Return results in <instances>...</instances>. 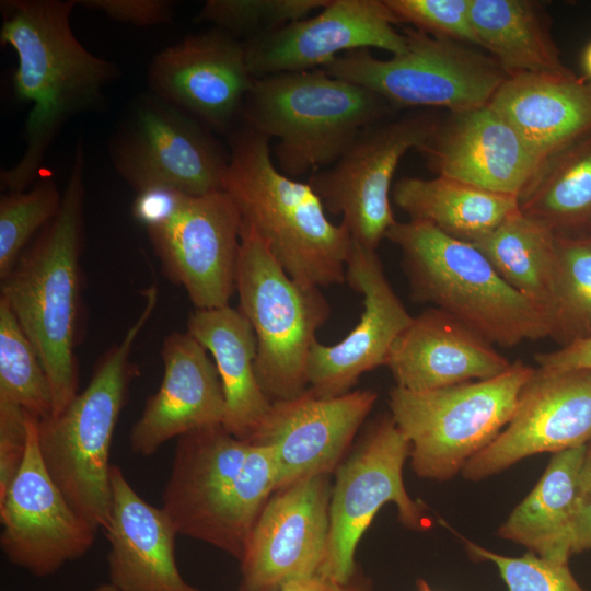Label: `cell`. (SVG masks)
Instances as JSON below:
<instances>
[{"label":"cell","instance_id":"15","mask_svg":"<svg viewBox=\"0 0 591 591\" xmlns=\"http://www.w3.org/2000/svg\"><path fill=\"white\" fill-rule=\"evenodd\" d=\"M332 486L325 474L274 493L239 560L237 591H279L290 581L320 573L327 551Z\"/></svg>","mask_w":591,"mask_h":591},{"label":"cell","instance_id":"22","mask_svg":"<svg viewBox=\"0 0 591 591\" xmlns=\"http://www.w3.org/2000/svg\"><path fill=\"white\" fill-rule=\"evenodd\" d=\"M163 376L131 428L134 453L153 455L165 442L189 431L222 425L225 399L216 364L187 332H174L162 346Z\"/></svg>","mask_w":591,"mask_h":591},{"label":"cell","instance_id":"10","mask_svg":"<svg viewBox=\"0 0 591 591\" xmlns=\"http://www.w3.org/2000/svg\"><path fill=\"white\" fill-rule=\"evenodd\" d=\"M112 163L137 193L155 187L188 196L222 190L229 154L210 128L163 101H136L109 146Z\"/></svg>","mask_w":591,"mask_h":591},{"label":"cell","instance_id":"36","mask_svg":"<svg viewBox=\"0 0 591 591\" xmlns=\"http://www.w3.org/2000/svg\"><path fill=\"white\" fill-rule=\"evenodd\" d=\"M62 201L51 176L40 175L25 192H10L0 199V279L13 270L31 237L58 213Z\"/></svg>","mask_w":591,"mask_h":591},{"label":"cell","instance_id":"45","mask_svg":"<svg viewBox=\"0 0 591 591\" xmlns=\"http://www.w3.org/2000/svg\"><path fill=\"white\" fill-rule=\"evenodd\" d=\"M583 77L591 81V40L587 44L581 56Z\"/></svg>","mask_w":591,"mask_h":591},{"label":"cell","instance_id":"4","mask_svg":"<svg viewBox=\"0 0 591 591\" xmlns=\"http://www.w3.org/2000/svg\"><path fill=\"white\" fill-rule=\"evenodd\" d=\"M385 239L402 252L415 301L432 303L493 345L551 337L547 312L512 288L472 243L413 220L396 221Z\"/></svg>","mask_w":591,"mask_h":591},{"label":"cell","instance_id":"30","mask_svg":"<svg viewBox=\"0 0 591 591\" xmlns=\"http://www.w3.org/2000/svg\"><path fill=\"white\" fill-rule=\"evenodd\" d=\"M392 197L410 220L468 243L487 235L520 209L518 198L443 176L404 177L395 183Z\"/></svg>","mask_w":591,"mask_h":591},{"label":"cell","instance_id":"42","mask_svg":"<svg viewBox=\"0 0 591 591\" xmlns=\"http://www.w3.org/2000/svg\"><path fill=\"white\" fill-rule=\"evenodd\" d=\"M570 546L572 555L591 552V444L579 472Z\"/></svg>","mask_w":591,"mask_h":591},{"label":"cell","instance_id":"17","mask_svg":"<svg viewBox=\"0 0 591 591\" xmlns=\"http://www.w3.org/2000/svg\"><path fill=\"white\" fill-rule=\"evenodd\" d=\"M384 0H328L315 15L288 23L245 40L254 78L321 69L337 56L379 48L394 55L406 50V37Z\"/></svg>","mask_w":591,"mask_h":591},{"label":"cell","instance_id":"19","mask_svg":"<svg viewBox=\"0 0 591 591\" xmlns=\"http://www.w3.org/2000/svg\"><path fill=\"white\" fill-rule=\"evenodd\" d=\"M346 281L362 296L363 309L344 339L334 345L313 344L308 361L309 390L318 397L345 394L363 373L385 366L394 343L414 318L389 282L375 250L354 240Z\"/></svg>","mask_w":591,"mask_h":591},{"label":"cell","instance_id":"16","mask_svg":"<svg viewBox=\"0 0 591 591\" xmlns=\"http://www.w3.org/2000/svg\"><path fill=\"white\" fill-rule=\"evenodd\" d=\"M591 444V371L537 368L522 387L506 428L461 474L478 482L538 453Z\"/></svg>","mask_w":591,"mask_h":591},{"label":"cell","instance_id":"33","mask_svg":"<svg viewBox=\"0 0 591 591\" xmlns=\"http://www.w3.org/2000/svg\"><path fill=\"white\" fill-rule=\"evenodd\" d=\"M276 489L274 448L252 443L243 466L211 511L198 541L240 560L255 522Z\"/></svg>","mask_w":591,"mask_h":591},{"label":"cell","instance_id":"48","mask_svg":"<svg viewBox=\"0 0 591 591\" xmlns=\"http://www.w3.org/2000/svg\"><path fill=\"white\" fill-rule=\"evenodd\" d=\"M589 231L591 232V227H590Z\"/></svg>","mask_w":591,"mask_h":591},{"label":"cell","instance_id":"12","mask_svg":"<svg viewBox=\"0 0 591 591\" xmlns=\"http://www.w3.org/2000/svg\"><path fill=\"white\" fill-rule=\"evenodd\" d=\"M438 120L429 113H409L375 123L334 164L310 176L325 210L341 215L354 241L376 250L396 222L390 202L395 170L408 150L429 139Z\"/></svg>","mask_w":591,"mask_h":591},{"label":"cell","instance_id":"34","mask_svg":"<svg viewBox=\"0 0 591 591\" xmlns=\"http://www.w3.org/2000/svg\"><path fill=\"white\" fill-rule=\"evenodd\" d=\"M551 338L560 346L591 335V232L557 233Z\"/></svg>","mask_w":591,"mask_h":591},{"label":"cell","instance_id":"32","mask_svg":"<svg viewBox=\"0 0 591 591\" xmlns=\"http://www.w3.org/2000/svg\"><path fill=\"white\" fill-rule=\"evenodd\" d=\"M519 207L557 233L589 231L591 129L543 162Z\"/></svg>","mask_w":591,"mask_h":591},{"label":"cell","instance_id":"18","mask_svg":"<svg viewBox=\"0 0 591 591\" xmlns=\"http://www.w3.org/2000/svg\"><path fill=\"white\" fill-rule=\"evenodd\" d=\"M153 94L210 129L225 131L242 117L253 84L244 44L215 28L161 50L148 73Z\"/></svg>","mask_w":591,"mask_h":591},{"label":"cell","instance_id":"20","mask_svg":"<svg viewBox=\"0 0 591 591\" xmlns=\"http://www.w3.org/2000/svg\"><path fill=\"white\" fill-rule=\"evenodd\" d=\"M378 399L372 390L318 397L309 389L275 401L250 443L274 448L277 490L317 475H329Z\"/></svg>","mask_w":591,"mask_h":591},{"label":"cell","instance_id":"44","mask_svg":"<svg viewBox=\"0 0 591 591\" xmlns=\"http://www.w3.org/2000/svg\"><path fill=\"white\" fill-rule=\"evenodd\" d=\"M279 591H373L370 579L360 570L347 582H338L322 575H314L286 583Z\"/></svg>","mask_w":591,"mask_h":591},{"label":"cell","instance_id":"40","mask_svg":"<svg viewBox=\"0 0 591 591\" xmlns=\"http://www.w3.org/2000/svg\"><path fill=\"white\" fill-rule=\"evenodd\" d=\"M27 438L28 413L19 405L0 399V498L22 465Z\"/></svg>","mask_w":591,"mask_h":591},{"label":"cell","instance_id":"26","mask_svg":"<svg viewBox=\"0 0 591 591\" xmlns=\"http://www.w3.org/2000/svg\"><path fill=\"white\" fill-rule=\"evenodd\" d=\"M251 447L252 443L237 439L222 425L202 427L176 439L161 508L177 535L198 540Z\"/></svg>","mask_w":591,"mask_h":591},{"label":"cell","instance_id":"9","mask_svg":"<svg viewBox=\"0 0 591 591\" xmlns=\"http://www.w3.org/2000/svg\"><path fill=\"white\" fill-rule=\"evenodd\" d=\"M406 50L381 60L369 49L337 56L323 69L366 88L395 109L443 107L451 114L483 107L509 78L490 57L465 44L406 28Z\"/></svg>","mask_w":591,"mask_h":591},{"label":"cell","instance_id":"29","mask_svg":"<svg viewBox=\"0 0 591 591\" xmlns=\"http://www.w3.org/2000/svg\"><path fill=\"white\" fill-rule=\"evenodd\" d=\"M479 47L508 74L563 73L561 61L542 5L529 0H470Z\"/></svg>","mask_w":591,"mask_h":591},{"label":"cell","instance_id":"6","mask_svg":"<svg viewBox=\"0 0 591 591\" xmlns=\"http://www.w3.org/2000/svg\"><path fill=\"white\" fill-rule=\"evenodd\" d=\"M144 294L140 315L121 341L102 358L86 387L59 414L37 419L36 424L46 470L71 508L96 532L108 520L112 440L137 373L129 356L154 311L157 286L152 285Z\"/></svg>","mask_w":591,"mask_h":591},{"label":"cell","instance_id":"5","mask_svg":"<svg viewBox=\"0 0 591 591\" xmlns=\"http://www.w3.org/2000/svg\"><path fill=\"white\" fill-rule=\"evenodd\" d=\"M394 109L376 93L315 69L255 78L241 118L277 140L274 161L296 178L334 164L364 128Z\"/></svg>","mask_w":591,"mask_h":591},{"label":"cell","instance_id":"14","mask_svg":"<svg viewBox=\"0 0 591 591\" xmlns=\"http://www.w3.org/2000/svg\"><path fill=\"white\" fill-rule=\"evenodd\" d=\"M36 424L28 414L25 456L0 498V546L12 565L45 578L84 556L96 531L71 508L46 470Z\"/></svg>","mask_w":591,"mask_h":591},{"label":"cell","instance_id":"7","mask_svg":"<svg viewBox=\"0 0 591 591\" xmlns=\"http://www.w3.org/2000/svg\"><path fill=\"white\" fill-rule=\"evenodd\" d=\"M534 371L515 361L486 380L424 392L393 387L390 415L409 442L415 474L447 482L461 473L506 428Z\"/></svg>","mask_w":591,"mask_h":591},{"label":"cell","instance_id":"1","mask_svg":"<svg viewBox=\"0 0 591 591\" xmlns=\"http://www.w3.org/2000/svg\"><path fill=\"white\" fill-rule=\"evenodd\" d=\"M76 5L77 0L1 2L0 43L18 57L14 93L33 104L24 153L0 173L8 193L23 192L40 177L45 154L63 125L100 106L104 89L119 76L115 63L91 54L74 36L70 15Z\"/></svg>","mask_w":591,"mask_h":591},{"label":"cell","instance_id":"27","mask_svg":"<svg viewBox=\"0 0 591 591\" xmlns=\"http://www.w3.org/2000/svg\"><path fill=\"white\" fill-rule=\"evenodd\" d=\"M190 334L212 357L225 399L222 426L251 442L265 421L271 401L255 373V332L239 309H196L187 322Z\"/></svg>","mask_w":591,"mask_h":591},{"label":"cell","instance_id":"38","mask_svg":"<svg viewBox=\"0 0 591 591\" xmlns=\"http://www.w3.org/2000/svg\"><path fill=\"white\" fill-rule=\"evenodd\" d=\"M467 553L493 563L508 591H587L576 580L569 563H558L528 552L520 557L505 556L464 540Z\"/></svg>","mask_w":591,"mask_h":591},{"label":"cell","instance_id":"39","mask_svg":"<svg viewBox=\"0 0 591 591\" xmlns=\"http://www.w3.org/2000/svg\"><path fill=\"white\" fill-rule=\"evenodd\" d=\"M396 22L434 37L465 45L477 39L470 15V0H384Z\"/></svg>","mask_w":591,"mask_h":591},{"label":"cell","instance_id":"3","mask_svg":"<svg viewBox=\"0 0 591 591\" xmlns=\"http://www.w3.org/2000/svg\"><path fill=\"white\" fill-rule=\"evenodd\" d=\"M84 147L79 142L60 209L1 281L3 298L46 372L57 415L78 394L74 335L83 241Z\"/></svg>","mask_w":591,"mask_h":591},{"label":"cell","instance_id":"2","mask_svg":"<svg viewBox=\"0 0 591 591\" xmlns=\"http://www.w3.org/2000/svg\"><path fill=\"white\" fill-rule=\"evenodd\" d=\"M230 148L222 190L287 275L312 288L344 283L352 244L346 225L328 220L309 183L278 170L269 139L244 126Z\"/></svg>","mask_w":591,"mask_h":591},{"label":"cell","instance_id":"47","mask_svg":"<svg viewBox=\"0 0 591 591\" xmlns=\"http://www.w3.org/2000/svg\"><path fill=\"white\" fill-rule=\"evenodd\" d=\"M417 590L418 591H432L429 584L424 579L417 580Z\"/></svg>","mask_w":591,"mask_h":591},{"label":"cell","instance_id":"43","mask_svg":"<svg viewBox=\"0 0 591 591\" xmlns=\"http://www.w3.org/2000/svg\"><path fill=\"white\" fill-rule=\"evenodd\" d=\"M538 368L552 371H591V335L573 340L559 349L534 356Z\"/></svg>","mask_w":591,"mask_h":591},{"label":"cell","instance_id":"41","mask_svg":"<svg viewBox=\"0 0 591 591\" xmlns=\"http://www.w3.org/2000/svg\"><path fill=\"white\" fill-rule=\"evenodd\" d=\"M77 4L136 26L166 23L173 14V3L166 0H77Z\"/></svg>","mask_w":591,"mask_h":591},{"label":"cell","instance_id":"46","mask_svg":"<svg viewBox=\"0 0 591 591\" xmlns=\"http://www.w3.org/2000/svg\"><path fill=\"white\" fill-rule=\"evenodd\" d=\"M92 591H119L115 586H113L111 582L102 583L97 586Z\"/></svg>","mask_w":591,"mask_h":591},{"label":"cell","instance_id":"35","mask_svg":"<svg viewBox=\"0 0 591 591\" xmlns=\"http://www.w3.org/2000/svg\"><path fill=\"white\" fill-rule=\"evenodd\" d=\"M0 399L43 419L53 414L50 385L39 357L0 297Z\"/></svg>","mask_w":591,"mask_h":591},{"label":"cell","instance_id":"23","mask_svg":"<svg viewBox=\"0 0 591 591\" xmlns=\"http://www.w3.org/2000/svg\"><path fill=\"white\" fill-rule=\"evenodd\" d=\"M105 528L109 581L119 591H202L188 583L175 558L176 531L162 508L148 503L121 468H111Z\"/></svg>","mask_w":591,"mask_h":591},{"label":"cell","instance_id":"11","mask_svg":"<svg viewBox=\"0 0 591 591\" xmlns=\"http://www.w3.org/2000/svg\"><path fill=\"white\" fill-rule=\"evenodd\" d=\"M410 445L391 415L374 420L355 452L336 468L329 502V532L324 564L318 575L349 581L359 570L357 545L378 511L395 503L398 519L408 529L422 530L425 506L407 494L403 467Z\"/></svg>","mask_w":591,"mask_h":591},{"label":"cell","instance_id":"31","mask_svg":"<svg viewBox=\"0 0 591 591\" xmlns=\"http://www.w3.org/2000/svg\"><path fill=\"white\" fill-rule=\"evenodd\" d=\"M472 244L512 288L543 308L551 318L557 264L553 229L519 209Z\"/></svg>","mask_w":591,"mask_h":591},{"label":"cell","instance_id":"21","mask_svg":"<svg viewBox=\"0 0 591 591\" xmlns=\"http://www.w3.org/2000/svg\"><path fill=\"white\" fill-rule=\"evenodd\" d=\"M417 150L437 176L518 200L544 162L489 104L439 119Z\"/></svg>","mask_w":591,"mask_h":591},{"label":"cell","instance_id":"28","mask_svg":"<svg viewBox=\"0 0 591 591\" xmlns=\"http://www.w3.org/2000/svg\"><path fill=\"white\" fill-rule=\"evenodd\" d=\"M586 449L554 453L537 484L497 534L542 558L569 563L577 484Z\"/></svg>","mask_w":591,"mask_h":591},{"label":"cell","instance_id":"25","mask_svg":"<svg viewBox=\"0 0 591 591\" xmlns=\"http://www.w3.org/2000/svg\"><path fill=\"white\" fill-rule=\"evenodd\" d=\"M489 105L543 161L591 129V81L571 70L509 77Z\"/></svg>","mask_w":591,"mask_h":591},{"label":"cell","instance_id":"13","mask_svg":"<svg viewBox=\"0 0 591 591\" xmlns=\"http://www.w3.org/2000/svg\"><path fill=\"white\" fill-rule=\"evenodd\" d=\"M242 218L229 195L182 194L160 220L146 227L167 276L196 309L229 305L236 291Z\"/></svg>","mask_w":591,"mask_h":591},{"label":"cell","instance_id":"8","mask_svg":"<svg viewBox=\"0 0 591 591\" xmlns=\"http://www.w3.org/2000/svg\"><path fill=\"white\" fill-rule=\"evenodd\" d=\"M239 310L257 340L255 373L271 402L309 389L308 361L331 306L320 288L290 278L252 227L242 221L236 271Z\"/></svg>","mask_w":591,"mask_h":591},{"label":"cell","instance_id":"24","mask_svg":"<svg viewBox=\"0 0 591 591\" xmlns=\"http://www.w3.org/2000/svg\"><path fill=\"white\" fill-rule=\"evenodd\" d=\"M510 364L493 344L434 306L413 318L385 363L396 386L414 392L490 379Z\"/></svg>","mask_w":591,"mask_h":591},{"label":"cell","instance_id":"37","mask_svg":"<svg viewBox=\"0 0 591 591\" xmlns=\"http://www.w3.org/2000/svg\"><path fill=\"white\" fill-rule=\"evenodd\" d=\"M328 0H208L196 16L246 40L308 18Z\"/></svg>","mask_w":591,"mask_h":591}]
</instances>
